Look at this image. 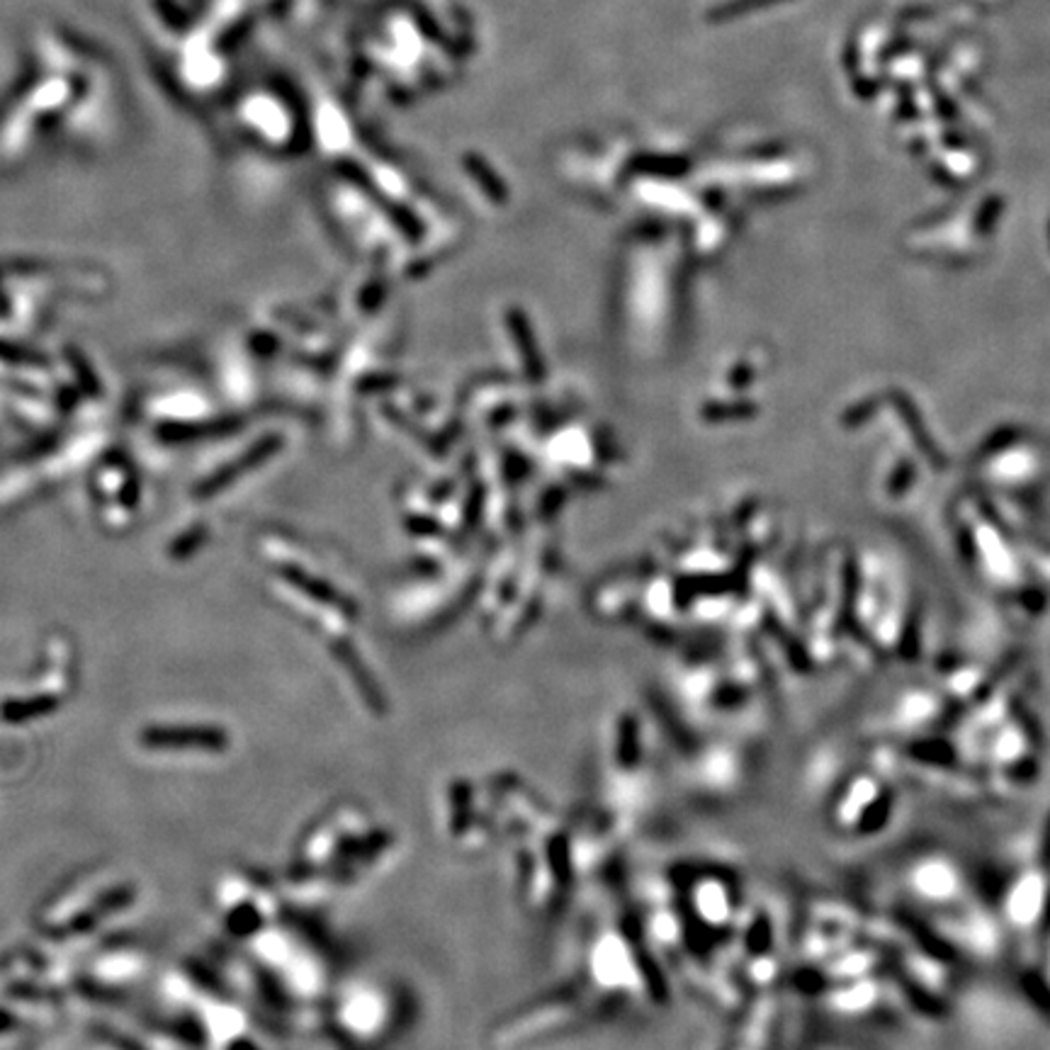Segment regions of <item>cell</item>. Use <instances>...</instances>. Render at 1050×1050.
<instances>
[{"label": "cell", "instance_id": "cell-1", "mask_svg": "<svg viewBox=\"0 0 1050 1050\" xmlns=\"http://www.w3.org/2000/svg\"><path fill=\"white\" fill-rule=\"evenodd\" d=\"M144 745L158 749H221L227 735L217 727H152L146 729Z\"/></svg>", "mask_w": 1050, "mask_h": 1050}]
</instances>
